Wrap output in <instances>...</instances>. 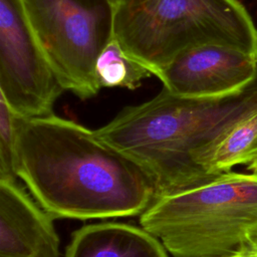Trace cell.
Returning <instances> with one entry per match:
<instances>
[{
	"instance_id": "3",
	"label": "cell",
	"mask_w": 257,
	"mask_h": 257,
	"mask_svg": "<svg viewBox=\"0 0 257 257\" xmlns=\"http://www.w3.org/2000/svg\"><path fill=\"white\" fill-rule=\"evenodd\" d=\"M112 32L124 52L155 76L199 45L234 47L257 59V27L240 0H120Z\"/></svg>"
},
{
	"instance_id": "13",
	"label": "cell",
	"mask_w": 257,
	"mask_h": 257,
	"mask_svg": "<svg viewBox=\"0 0 257 257\" xmlns=\"http://www.w3.org/2000/svg\"><path fill=\"white\" fill-rule=\"evenodd\" d=\"M230 257H257V235L242 244Z\"/></svg>"
},
{
	"instance_id": "9",
	"label": "cell",
	"mask_w": 257,
	"mask_h": 257,
	"mask_svg": "<svg viewBox=\"0 0 257 257\" xmlns=\"http://www.w3.org/2000/svg\"><path fill=\"white\" fill-rule=\"evenodd\" d=\"M162 242L143 227L100 222L71 235L65 257H169Z\"/></svg>"
},
{
	"instance_id": "8",
	"label": "cell",
	"mask_w": 257,
	"mask_h": 257,
	"mask_svg": "<svg viewBox=\"0 0 257 257\" xmlns=\"http://www.w3.org/2000/svg\"><path fill=\"white\" fill-rule=\"evenodd\" d=\"M53 220L17 181L0 179V257H59Z\"/></svg>"
},
{
	"instance_id": "4",
	"label": "cell",
	"mask_w": 257,
	"mask_h": 257,
	"mask_svg": "<svg viewBox=\"0 0 257 257\" xmlns=\"http://www.w3.org/2000/svg\"><path fill=\"white\" fill-rule=\"evenodd\" d=\"M140 223L173 257L230 256L257 235V176L216 174L155 199Z\"/></svg>"
},
{
	"instance_id": "6",
	"label": "cell",
	"mask_w": 257,
	"mask_h": 257,
	"mask_svg": "<svg viewBox=\"0 0 257 257\" xmlns=\"http://www.w3.org/2000/svg\"><path fill=\"white\" fill-rule=\"evenodd\" d=\"M63 91L20 0H0V97L18 116L42 117L53 114Z\"/></svg>"
},
{
	"instance_id": "15",
	"label": "cell",
	"mask_w": 257,
	"mask_h": 257,
	"mask_svg": "<svg viewBox=\"0 0 257 257\" xmlns=\"http://www.w3.org/2000/svg\"><path fill=\"white\" fill-rule=\"evenodd\" d=\"M108 1H109V2L113 5V7H114V6H115V5H116L120 0H108Z\"/></svg>"
},
{
	"instance_id": "14",
	"label": "cell",
	"mask_w": 257,
	"mask_h": 257,
	"mask_svg": "<svg viewBox=\"0 0 257 257\" xmlns=\"http://www.w3.org/2000/svg\"><path fill=\"white\" fill-rule=\"evenodd\" d=\"M247 171L251 172V174L257 176V157L247 166Z\"/></svg>"
},
{
	"instance_id": "5",
	"label": "cell",
	"mask_w": 257,
	"mask_h": 257,
	"mask_svg": "<svg viewBox=\"0 0 257 257\" xmlns=\"http://www.w3.org/2000/svg\"><path fill=\"white\" fill-rule=\"evenodd\" d=\"M28 26L64 90L85 100L101 88L95 62L112 34L108 0H20Z\"/></svg>"
},
{
	"instance_id": "16",
	"label": "cell",
	"mask_w": 257,
	"mask_h": 257,
	"mask_svg": "<svg viewBox=\"0 0 257 257\" xmlns=\"http://www.w3.org/2000/svg\"><path fill=\"white\" fill-rule=\"evenodd\" d=\"M217 257H230V256H217Z\"/></svg>"
},
{
	"instance_id": "11",
	"label": "cell",
	"mask_w": 257,
	"mask_h": 257,
	"mask_svg": "<svg viewBox=\"0 0 257 257\" xmlns=\"http://www.w3.org/2000/svg\"><path fill=\"white\" fill-rule=\"evenodd\" d=\"M95 75L100 87H122L136 89L152 72L130 57L113 32L99 52L95 62Z\"/></svg>"
},
{
	"instance_id": "7",
	"label": "cell",
	"mask_w": 257,
	"mask_h": 257,
	"mask_svg": "<svg viewBox=\"0 0 257 257\" xmlns=\"http://www.w3.org/2000/svg\"><path fill=\"white\" fill-rule=\"evenodd\" d=\"M156 77L177 95L224 96L243 90L257 78V59L234 47L199 45L179 53Z\"/></svg>"
},
{
	"instance_id": "12",
	"label": "cell",
	"mask_w": 257,
	"mask_h": 257,
	"mask_svg": "<svg viewBox=\"0 0 257 257\" xmlns=\"http://www.w3.org/2000/svg\"><path fill=\"white\" fill-rule=\"evenodd\" d=\"M15 113L0 97V179L17 181L15 173Z\"/></svg>"
},
{
	"instance_id": "10",
	"label": "cell",
	"mask_w": 257,
	"mask_h": 257,
	"mask_svg": "<svg viewBox=\"0 0 257 257\" xmlns=\"http://www.w3.org/2000/svg\"><path fill=\"white\" fill-rule=\"evenodd\" d=\"M257 157V108L232 125L206 156L203 167L210 174L248 165Z\"/></svg>"
},
{
	"instance_id": "2",
	"label": "cell",
	"mask_w": 257,
	"mask_h": 257,
	"mask_svg": "<svg viewBox=\"0 0 257 257\" xmlns=\"http://www.w3.org/2000/svg\"><path fill=\"white\" fill-rule=\"evenodd\" d=\"M257 108V78L224 96L191 97L166 88L122 108L94 131L103 142L136 162L151 179L156 198L206 182L203 162L221 137Z\"/></svg>"
},
{
	"instance_id": "1",
	"label": "cell",
	"mask_w": 257,
	"mask_h": 257,
	"mask_svg": "<svg viewBox=\"0 0 257 257\" xmlns=\"http://www.w3.org/2000/svg\"><path fill=\"white\" fill-rule=\"evenodd\" d=\"M15 173L53 219L142 215L156 198L136 162L94 131L54 113L16 115Z\"/></svg>"
}]
</instances>
